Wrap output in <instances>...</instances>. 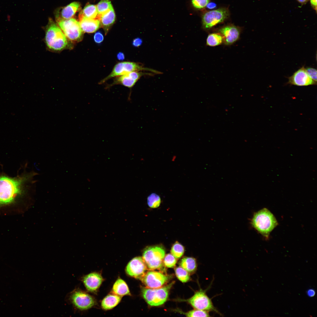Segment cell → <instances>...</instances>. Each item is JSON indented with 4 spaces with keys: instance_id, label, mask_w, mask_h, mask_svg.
<instances>
[{
    "instance_id": "6da1fadb",
    "label": "cell",
    "mask_w": 317,
    "mask_h": 317,
    "mask_svg": "<svg viewBox=\"0 0 317 317\" xmlns=\"http://www.w3.org/2000/svg\"><path fill=\"white\" fill-rule=\"evenodd\" d=\"M38 174L32 171L16 178L0 175V206L12 203L28 189L36 188L34 177Z\"/></svg>"
},
{
    "instance_id": "7a4b0ae2",
    "label": "cell",
    "mask_w": 317,
    "mask_h": 317,
    "mask_svg": "<svg viewBox=\"0 0 317 317\" xmlns=\"http://www.w3.org/2000/svg\"><path fill=\"white\" fill-rule=\"evenodd\" d=\"M45 43L48 50L55 53L72 49L74 43L66 36L58 25L50 20L45 29Z\"/></svg>"
},
{
    "instance_id": "3957f363",
    "label": "cell",
    "mask_w": 317,
    "mask_h": 317,
    "mask_svg": "<svg viewBox=\"0 0 317 317\" xmlns=\"http://www.w3.org/2000/svg\"><path fill=\"white\" fill-rule=\"evenodd\" d=\"M251 224L261 234L268 238L270 232L277 225L278 222L273 215L264 208L254 214Z\"/></svg>"
},
{
    "instance_id": "277c9868",
    "label": "cell",
    "mask_w": 317,
    "mask_h": 317,
    "mask_svg": "<svg viewBox=\"0 0 317 317\" xmlns=\"http://www.w3.org/2000/svg\"><path fill=\"white\" fill-rule=\"evenodd\" d=\"M165 254V251L163 247L152 246L144 249L142 257L149 270L157 269L166 274V267L163 262Z\"/></svg>"
},
{
    "instance_id": "5b68a950",
    "label": "cell",
    "mask_w": 317,
    "mask_h": 317,
    "mask_svg": "<svg viewBox=\"0 0 317 317\" xmlns=\"http://www.w3.org/2000/svg\"><path fill=\"white\" fill-rule=\"evenodd\" d=\"M175 282L173 281L168 284L157 288L151 289L142 287L141 289L142 296L150 306H156L161 305L167 301L169 291Z\"/></svg>"
},
{
    "instance_id": "8992f818",
    "label": "cell",
    "mask_w": 317,
    "mask_h": 317,
    "mask_svg": "<svg viewBox=\"0 0 317 317\" xmlns=\"http://www.w3.org/2000/svg\"><path fill=\"white\" fill-rule=\"evenodd\" d=\"M58 25L67 38L74 43L80 42L83 38V31L79 22L73 18L56 19Z\"/></svg>"
},
{
    "instance_id": "52a82bcc",
    "label": "cell",
    "mask_w": 317,
    "mask_h": 317,
    "mask_svg": "<svg viewBox=\"0 0 317 317\" xmlns=\"http://www.w3.org/2000/svg\"><path fill=\"white\" fill-rule=\"evenodd\" d=\"M141 70H147L158 74L161 72L151 69L143 67L136 63L131 62H122L117 64L114 67L110 73L100 82L104 83L112 78L119 76L131 72Z\"/></svg>"
},
{
    "instance_id": "ba28073f",
    "label": "cell",
    "mask_w": 317,
    "mask_h": 317,
    "mask_svg": "<svg viewBox=\"0 0 317 317\" xmlns=\"http://www.w3.org/2000/svg\"><path fill=\"white\" fill-rule=\"evenodd\" d=\"M206 290L200 289L195 292L194 294L185 301L189 303L194 309L213 311L221 315V313L214 306L211 299L207 295Z\"/></svg>"
},
{
    "instance_id": "9c48e42d",
    "label": "cell",
    "mask_w": 317,
    "mask_h": 317,
    "mask_svg": "<svg viewBox=\"0 0 317 317\" xmlns=\"http://www.w3.org/2000/svg\"><path fill=\"white\" fill-rule=\"evenodd\" d=\"M171 277L161 272L150 270L147 271L140 280L146 287L155 289L165 285Z\"/></svg>"
},
{
    "instance_id": "30bf717a",
    "label": "cell",
    "mask_w": 317,
    "mask_h": 317,
    "mask_svg": "<svg viewBox=\"0 0 317 317\" xmlns=\"http://www.w3.org/2000/svg\"><path fill=\"white\" fill-rule=\"evenodd\" d=\"M69 298L75 307L81 310L88 309L96 303L92 296L79 289H75L72 292Z\"/></svg>"
},
{
    "instance_id": "8fae6325",
    "label": "cell",
    "mask_w": 317,
    "mask_h": 317,
    "mask_svg": "<svg viewBox=\"0 0 317 317\" xmlns=\"http://www.w3.org/2000/svg\"><path fill=\"white\" fill-rule=\"evenodd\" d=\"M229 16L228 10L225 8L207 11L203 16L202 24L204 28L209 29L223 22Z\"/></svg>"
},
{
    "instance_id": "7c38bea8",
    "label": "cell",
    "mask_w": 317,
    "mask_h": 317,
    "mask_svg": "<svg viewBox=\"0 0 317 317\" xmlns=\"http://www.w3.org/2000/svg\"><path fill=\"white\" fill-rule=\"evenodd\" d=\"M148 270L142 257H137L133 258L127 264L126 272L132 277L140 279Z\"/></svg>"
},
{
    "instance_id": "4fadbf2b",
    "label": "cell",
    "mask_w": 317,
    "mask_h": 317,
    "mask_svg": "<svg viewBox=\"0 0 317 317\" xmlns=\"http://www.w3.org/2000/svg\"><path fill=\"white\" fill-rule=\"evenodd\" d=\"M288 84L299 86L316 85L317 82L308 75L304 66L296 71L288 78Z\"/></svg>"
},
{
    "instance_id": "5bb4252c",
    "label": "cell",
    "mask_w": 317,
    "mask_h": 317,
    "mask_svg": "<svg viewBox=\"0 0 317 317\" xmlns=\"http://www.w3.org/2000/svg\"><path fill=\"white\" fill-rule=\"evenodd\" d=\"M223 37V42L227 45H231L239 38L240 30L237 27L233 25L224 26L218 30Z\"/></svg>"
},
{
    "instance_id": "9a60e30c",
    "label": "cell",
    "mask_w": 317,
    "mask_h": 317,
    "mask_svg": "<svg viewBox=\"0 0 317 317\" xmlns=\"http://www.w3.org/2000/svg\"><path fill=\"white\" fill-rule=\"evenodd\" d=\"M142 75V72L138 71L131 72L117 76L111 85L120 84L131 88Z\"/></svg>"
},
{
    "instance_id": "2e32d148",
    "label": "cell",
    "mask_w": 317,
    "mask_h": 317,
    "mask_svg": "<svg viewBox=\"0 0 317 317\" xmlns=\"http://www.w3.org/2000/svg\"><path fill=\"white\" fill-rule=\"evenodd\" d=\"M82 281L87 290L91 292H95L100 287L103 279L99 274L93 272L84 276Z\"/></svg>"
},
{
    "instance_id": "e0dca14e",
    "label": "cell",
    "mask_w": 317,
    "mask_h": 317,
    "mask_svg": "<svg viewBox=\"0 0 317 317\" xmlns=\"http://www.w3.org/2000/svg\"><path fill=\"white\" fill-rule=\"evenodd\" d=\"M79 23L83 32L91 33L95 32L100 27V22L99 18H92L84 17H79Z\"/></svg>"
},
{
    "instance_id": "ac0fdd59",
    "label": "cell",
    "mask_w": 317,
    "mask_h": 317,
    "mask_svg": "<svg viewBox=\"0 0 317 317\" xmlns=\"http://www.w3.org/2000/svg\"><path fill=\"white\" fill-rule=\"evenodd\" d=\"M98 18L101 25L103 28L105 34L106 35L115 21V14L113 9L104 14L99 16Z\"/></svg>"
},
{
    "instance_id": "d6986e66",
    "label": "cell",
    "mask_w": 317,
    "mask_h": 317,
    "mask_svg": "<svg viewBox=\"0 0 317 317\" xmlns=\"http://www.w3.org/2000/svg\"><path fill=\"white\" fill-rule=\"evenodd\" d=\"M80 5L77 2H74L63 8L61 11L60 16L57 19H69L71 18L80 9Z\"/></svg>"
},
{
    "instance_id": "ffe728a7",
    "label": "cell",
    "mask_w": 317,
    "mask_h": 317,
    "mask_svg": "<svg viewBox=\"0 0 317 317\" xmlns=\"http://www.w3.org/2000/svg\"><path fill=\"white\" fill-rule=\"evenodd\" d=\"M122 298V296L114 294H109L106 296L102 301V307L105 310L112 309L119 303Z\"/></svg>"
},
{
    "instance_id": "44dd1931",
    "label": "cell",
    "mask_w": 317,
    "mask_h": 317,
    "mask_svg": "<svg viewBox=\"0 0 317 317\" xmlns=\"http://www.w3.org/2000/svg\"><path fill=\"white\" fill-rule=\"evenodd\" d=\"M180 266L187 271L190 274L195 273L197 268L196 259L193 257H184L181 261Z\"/></svg>"
},
{
    "instance_id": "7402d4cb",
    "label": "cell",
    "mask_w": 317,
    "mask_h": 317,
    "mask_svg": "<svg viewBox=\"0 0 317 317\" xmlns=\"http://www.w3.org/2000/svg\"><path fill=\"white\" fill-rule=\"evenodd\" d=\"M112 291L113 294L122 296L131 295L127 284L120 278L118 279L113 285Z\"/></svg>"
},
{
    "instance_id": "603a6c76",
    "label": "cell",
    "mask_w": 317,
    "mask_h": 317,
    "mask_svg": "<svg viewBox=\"0 0 317 317\" xmlns=\"http://www.w3.org/2000/svg\"><path fill=\"white\" fill-rule=\"evenodd\" d=\"M98 14L96 5L87 4L79 14V17H84L89 18H96Z\"/></svg>"
},
{
    "instance_id": "cb8c5ba5",
    "label": "cell",
    "mask_w": 317,
    "mask_h": 317,
    "mask_svg": "<svg viewBox=\"0 0 317 317\" xmlns=\"http://www.w3.org/2000/svg\"><path fill=\"white\" fill-rule=\"evenodd\" d=\"M223 37L219 33H214L209 34L206 40V44L210 46H216L223 42Z\"/></svg>"
},
{
    "instance_id": "d4e9b609",
    "label": "cell",
    "mask_w": 317,
    "mask_h": 317,
    "mask_svg": "<svg viewBox=\"0 0 317 317\" xmlns=\"http://www.w3.org/2000/svg\"><path fill=\"white\" fill-rule=\"evenodd\" d=\"M96 6L98 16L104 14L113 9L109 0H101Z\"/></svg>"
},
{
    "instance_id": "484cf974",
    "label": "cell",
    "mask_w": 317,
    "mask_h": 317,
    "mask_svg": "<svg viewBox=\"0 0 317 317\" xmlns=\"http://www.w3.org/2000/svg\"><path fill=\"white\" fill-rule=\"evenodd\" d=\"M175 271L177 277L181 282L185 283L190 280V274L181 266L175 268Z\"/></svg>"
},
{
    "instance_id": "4316f807",
    "label": "cell",
    "mask_w": 317,
    "mask_h": 317,
    "mask_svg": "<svg viewBox=\"0 0 317 317\" xmlns=\"http://www.w3.org/2000/svg\"><path fill=\"white\" fill-rule=\"evenodd\" d=\"M185 251L183 246L177 241L172 245L171 252L176 259L180 258L183 255Z\"/></svg>"
},
{
    "instance_id": "83f0119b",
    "label": "cell",
    "mask_w": 317,
    "mask_h": 317,
    "mask_svg": "<svg viewBox=\"0 0 317 317\" xmlns=\"http://www.w3.org/2000/svg\"><path fill=\"white\" fill-rule=\"evenodd\" d=\"M147 202L149 207L151 208H156L160 205L161 199L158 195L152 193L148 197Z\"/></svg>"
},
{
    "instance_id": "f1b7e54d",
    "label": "cell",
    "mask_w": 317,
    "mask_h": 317,
    "mask_svg": "<svg viewBox=\"0 0 317 317\" xmlns=\"http://www.w3.org/2000/svg\"><path fill=\"white\" fill-rule=\"evenodd\" d=\"M187 317H210L209 311L194 309L187 312L179 311Z\"/></svg>"
},
{
    "instance_id": "f546056e",
    "label": "cell",
    "mask_w": 317,
    "mask_h": 317,
    "mask_svg": "<svg viewBox=\"0 0 317 317\" xmlns=\"http://www.w3.org/2000/svg\"><path fill=\"white\" fill-rule=\"evenodd\" d=\"M163 262L166 267L173 268L176 266L177 259L172 254L168 253L165 256Z\"/></svg>"
},
{
    "instance_id": "4dcf8cb0",
    "label": "cell",
    "mask_w": 317,
    "mask_h": 317,
    "mask_svg": "<svg viewBox=\"0 0 317 317\" xmlns=\"http://www.w3.org/2000/svg\"><path fill=\"white\" fill-rule=\"evenodd\" d=\"M210 0H191L193 6L195 9H200L205 8Z\"/></svg>"
},
{
    "instance_id": "1f68e13d",
    "label": "cell",
    "mask_w": 317,
    "mask_h": 317,
    "mask_svg": "<svg viewBox=\"0 0 317 317\" xmlns=\"http://www.w3.org/2000/svg\"><path fill=\"white\" fill-rule=\"evenodd\" d=\"M306 71L309 76L314 81L317 82V70L311 68H305Z\"/></svg>"
},
{
    "instance_id": "d6a6232c",
    "label": "cell",
    "mask_w": 317,
    "mask_h": 317,
    "mask_svg": "<svg viewBox=\"0 0 317 317\" xmlns=\"http://www.w3.org/2000/svg\"><path fill=\"white\" fill-rule=\"evenodd\" d=\"M103 36L100 32H98L95 33L94 36V40L95 42L100 43L103 40Z\"/></svg>"
},
{
    "instance_id": "836d02e7",
    "label": "cell",
    "mask_w": 317,
    "mask_h": 317,
    "mask_svg": "<svg viewBox=\"0 0 317 317\" xmlns=\"http://www.w3.org/2000/svg\"><path fill=\"white\" fill-rule=\"evenodd\" d=\"M142 40L139 38H137L134 39L133 41V45L135 47H138L142 44Z\"/></svg>"
},
{
    "instance_id": "e575fe53",
    "label": "cell",
    "mask_w": 317,
    "mask_h": 317,
    "mask_svg": "<svg viewBox=\"0 0 317 317\" xmlns=\"http://www.w3.org/2000/svg\"><path fill=\"white\" fill-rule=\"evenodd\" d=\"M307 294L310 297H313L315 294V291L313 289H310L307 291Z\"/></svg>"
},
{
    "instance_id": "d590c367",
    "label": "cell",
    "mask_w": 317,
    "mask_h": 317,
    "mask_svg": "<svg viewBox=\"0 0 317 317\" xmlns=\"http://www.w3.org/2000/svg\"><path fill=\"white\" fill-rule=\"evenodd\" d=\"M216 4L213 2L209 3L206 6L209 9H212L214 8L216 6Z\"/></svg>"
},
{
    "instance_id": "8d00e7d4",
    "label": "cell",
    "mask_w": 317,
    "mask_h": 317,
    "mask_svg": "<svg viewBox=\"0 0 317 317\" xmlns=\"http://www.w3.org/2000/svg\"><path fill=\"white\" fill-rule=\"evenodd\" d=\"M310 2L312 7L316 10L317 9V0H310Z\"/></svg>"
},
{
    "instance_id": "74e56055",
    "label": "cell",
    "mask_w": 317,
    "mask_h": 317,
    "mask_svg": "<svg viewBox=\"0 0 317 317\" xmlns=\"http://www.w3.org/2000/svg\"><path fill=\"white\" fill-rule=\"evenodd\" d=\"M118 58L120 60H122L124 58V55L122 53H119L117 55Z\"/></svg>"
},
{
    "instance_id": "f35d334b",
    "label": "cell",
    "mask_w": 317,
    "mask_h": 317,
    "mask_svg": "<svg viewBox=\"0 0 317 317\" xmlns=\"http://www.w3.org/2000/svg\"><path fill=\"white\" fill-rule=\"evenodd\" d=\"M300 3L303 4L306 3L308 0H297Z\"/></svg>"
}]
</instances>
